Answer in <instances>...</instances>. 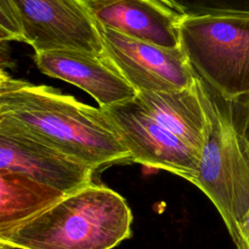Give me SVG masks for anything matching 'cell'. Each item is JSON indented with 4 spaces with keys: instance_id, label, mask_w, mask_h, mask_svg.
<instances>
[{
    "instance_id": "obj_9",
    "label": "cell",
    "mask_w": 249,
    "mask_h": 249,
    "mask_svg": "<svg viewBox=\"0 0 249 249\" xmlns=\"http://www.w3.org/2000/svg\"><path fill=\"white\" fill-rule=\"evenodd\" d=\"M94 21L161 48H181L185 16L159 0H83Z\"/></svg>"
},
{
    "instance_id": "obj_4",
    "label": "cell",
    "mask_w": 249,
    "mask_h": 249,
    "mask_svg": "<svg viewBox=\"0 0 249 249\" xmlns=\"http://www.w3.org/2000/svg\"><path fill=\"white\" fill-rule=\"evenodd\" d=\"M181 48L195 73L219 96L249 97V17H184Z\"/></svg>"
},
{
    "instance_id": "obj_2",
    "label": "cell",
    "mask_w": 249,
    "mask_h": 249,
    "mask_svg": "<svg viewBox=\"0 0 249 249\" xmlns=\"http://www.w3.org/2000/svg\"><path fill=\"white\" fill-rule=\"evenodd\" d=\"M124 197L91 183L19 225L0 243L15 249H112L132 235Z\"/></svg>"
},
{
    "instance_id": "obj_3",
    "label": "cell",
    "mask_w": 249,
    "mask_h": 249,
    "mask_svg": "<svg viewBox=\"0 0 249 249\" xmlns=\"http://www.w3.org/2000/svg\"><path fill=\"white\" fill-rule=\"evenodd\" d=\"M200 92L210 118V132L191 183L215 205L236 248L248 249L241 225L249 211V147L236 127L231 103L201 79Z\"/></svg>"
},
{
    "instance_id": "obj_12",
    "label": "cell",
    "mask_w": 249,
    "mask_h": 249,
    "mask_svg": "<svg viewBox=\"0 0 249 249\" xmlns=\"http://www.w3.org/2000/svg\"><path fill=\"white\" fill-rule=\"evenodd\" d=\"M64 196L21 173L0 170V238Z\"/></svg>"
},
{
    "instance_id": "obj_15",
    "label": "cell",
    "mask_w": 249,
    "mask_h": 249,
    "mask_svg": "<svg viewBox=\"0 0 249 249\" xmlns=\"http://www.w3.org/2000/svg\"><path fill=\"white\" fill-rule=\"evenodd\" d=\"M0 249H15V248H13V247H11L9 245H6L4 243H0Z\"/></svg>"
},
{
    "instance_id": "obj_10",
    "label": "cell",
    "mask_w": 249,
    "mask_h": 249,
    "mask_svg": "<svg viewBox=\"0 0 249 249\" xmlns=\"http://www.w3.org/2000/svg\"><path fill=\"white\" fill-rule=\"evenodd\" d=\"M34 61L43 74L80 88L99 107L127 101L138 94L105 55L58 50L35 53Z\"/></svg>"
},
{
    "instance_id": "obj_1",
    "label": "cell",
    "mask_w": 249,
    "mask_h": 249,
    "mask_svg": "<svg viewBox=\"0 0 249 249\" xmlns=\"http://www.w3.org/2000/svg\"><path fill=\"white\" fill-rule=\"evenodd\" d=\"M0 117H4L96 170L130 161V154L100 107L46 85L15 80L1 69Z\"/></svg>"
},
{
    "instance_id": "obj_6",
    "label": "cell",
    "mask_w": 249,
    "mask_h": 249,
    "mask_svg": "<svg viewBox=\"0 0 249 249\" xmlns=\"http://www.w3.org/2000/svg\"><path fill=\"white\" fill-rule=\"evenodd\" d=\"M130 154V161L174 173L190 182L201 154L159 124L138 99L100 107Z\"/></svg>"
},
{
    "instance_id": "obj_7",
    "label": "cell",
    "mask_w": 249,
    "mask_h": 249,
    "mask_svg": "<svg viewBox=\"0 0 249 249\" xmlns=\"http://www.w3.org/2000/svg\"><path fill=\"white\" fill-rule=\"evenodd\" d=\"M0 170L21 173L65 195L93 182L91 165L0 117Z\"/></svg>"
},
{
    "instance_id": "obj_8",
    "label": "cell",
    "mask_w": 249,
    "mask_h": 249,
    "mask_svg": "<svg viewBox=\"0 0 249 249\" xmlns=\"http://www.w3.org/2000/svg\"><path fill=\"white\" fill-rule=\"evenodd\" d=\"M95 24L105 57L137 92L181 90L196 84L197 75L182 48H161Z\"/></svg>"
},
{
    "instance_id": "obj_14",
    "label": "cell",
    "mask_w": 249,
    "mask_h": 249,
    "mask_svg": "<svg viewBox=\"0 0 249 249\" xmlns=\"http://www.w3.org/2000/svg\"><path fill=\"white\" fill-rule=\"evenodd\" d=\"M241 233H242L243 240L249 249V211L246 213V215L243 218L242 225H241Z\"/></svg>"
},
{
    "instance_id": "obj_5",
    "label": "cell",
    "mask_w": 249,
    "mask_h": 249,
    "mask_svg": "<svg viewBox=\"0 0 249 249\" xmlns=\"http://www.w3.org/2000/svg\"><path fill=\"white\" fill-rule=\"evenodd\" d=\"M0 40L104 55L96 24L83 0H0Z\"/></svg>"
},
{
    "instance_id": "obj_13",
    "label": "cell",
    "mask_w": 249,
    "mask_h": 249,
    "mask_svg": "<svg viewBox=\"0 0 249 249\" xmlns=\"http://www.w3.org/2000/svg\"><path fill=\"white\" fill-rule=\"evenodd\" d=\"M231 103L236 127L249 147V97Z\"/></svg>"
},
{
    "instance_id": "obj_11",
    "label": "cell",
    "mask_w": 249,
    "mask_h": 249,
    "mask_svg": "<svg viewBox=\"0 0 249 249\" xmlns=\"http://www.w3.org/2000/svg\"><path fill=\"white\" fill-rule=\"evenodd\" d=\"M136 98L162 126L202 154L210 132V118L196 84L174 91H140Z\"/></svg>"
}]
</instances>
